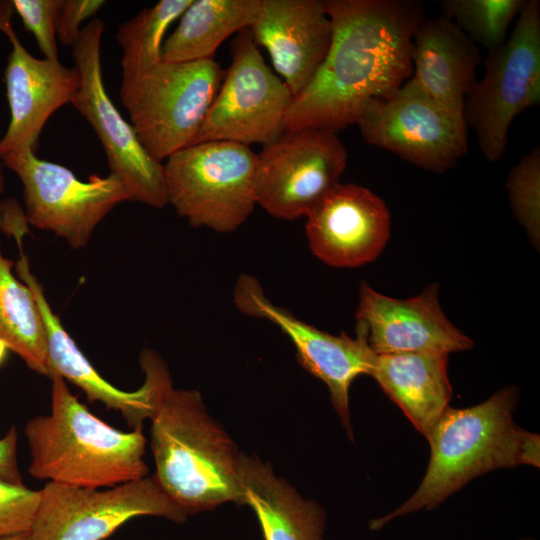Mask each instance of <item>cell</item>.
Listing matches in <instances>:
<instances>
[{
    "label": "cell",
    "mask_w": 540,
    "mask_h": 540,
    "mask_svg": "<svg viewBox=\"0 0 540 540\" xmlns=\"http://www.w3.org/2000/svg\"><path fill=\"white\" fill-rule=\"evenodd\" d=\"M332 38L309 84L293 97L285 131L337 133L374 100L400 88L413 74L411 43L423 19L410 0H327Z\"/></svg>",
    "instance_id": "6da1fadb"
},
{
    "label": "cell",
    "mask_w": 540,
    "mask_h": 540,
    "mask_svg": "<svg viewBox=\"0 0 540 540\" xmlns=\"http://www.w3.org/2000/svg\"><path fill=\"white\" fill-rule=\"evenodd\" d=\"M139 363L152 404L153 477L160 487L187 515L229 501L241 504L240 455L200 393L176 389L165 361L152 349L140 352Z\"/></svg>",
    "instance_id": "7a4b0ae2"
},
{
    "label": "cell",
    "mask_w": 540,
    "mask_h": 540,
    "mask_svg": "<svg viewBox=\"0 0 540 540\" xmlns=\"http://www.w3.org/2000/svg\"><path fill=\"white\" fill-rule=\"evenodd\" d=\"M519 394L517 387L508 386L477 405L449 406L426 438L430 459L418 488L399 507L370 520L369 529L379 531L399 517L432 511L485 473L518 465L539 467V435L513 420Z\"/></svg>",
    "instance_id": "3957f363"
},
{
    "label": "cell",
    "mask_w": 540,
    "mask_h": 540,
    "mask_svg": "<svg viewBox=\"0 0 540 540\" xmlns=\"http://www.w3.org/2000/svg\"><path fill=\"white\" fill-rule=\"evenodd\" d=\"M51 379V408L24 427L29 473L38 480L109 488L146 477V439L141 429L123 432L92 414L57 374Z\"/></svg>",
    "instance_id": "277c9868"
},
{
    "label": "cell",
    "mask_w": 540,
    "mask_h": 540,
    "mask_svg": "<svg viewBox=\"0 0 540 540\" xmlns=\"http://www.w3.org/2000/svg\"><path fill=\"white\" fill-rule=\"evenodd\" d=\"M224 74L214 59L161 61L143 73L122 79L121 103L152 158L162 163L193 144Z\"/></svg>",
    "instance_id": "5b68a950"
},
{
    "label": "cell",
    "mask_w": 540,
    "mask_h": 540,
    "mask_svg": "<svg viewBox=\"0 0 540 540\" xmlns=\"http://www.w3.org/2000/svg\"><path fill=\"white\" fill-rule=\"evenodd\" d=\"M257 154L249 146L207 141L166 159L168 204L193 227L229 233L238 229L256 204Z\"/></svg>",
    "instance_id": "8992f818"
},
{
    "label": "cell",
    "mask_w": 540,
    "mask_h": 540,
    "mask_svg": "<svg viewBox=\"0 0 540 540\" xmlns=\"http://www.w3.org/2000/svg\"><path fill=\"white\" fill-rule=\"evenodd\" d=\"M484 74L464 106L467 126L479 150L491 161L505 154L516 116L540 102V1L528 0L511 36L483 58Z\"/></svg>",
    "instance_id": "52a82bcc"
},
{
    "label": "cell",
    "mask_w": 540,
    "mask_h": 540,
    "mask_svg": "<svg viewBox=\"0 0 540 540\" xmlns=\"http://www.w3.org/2000/svg\"><path fill=\"white\" fill-rule=\"evenodd\" d=\"M21 180L28 224L53 232L72 249L84 248L98 224L130 194L114 174L80 180L63 165L39 159L32 150L0 159Z\"/></svg>",
    "instance_id": "ba28073f"
},
{
    "label": "cell",
    "mask_w": 540,
    "mask_h": 540,
    "mask_svg": "<svg viewBox=\"0 0 540 540\" xmlns=\"http://www.w3.org/2000/svg\"><path fill=\"white\" fill-rule=\"evenodd\" d=\"M230 52L231 64L193 144H270L285 132L293 95L265 63L250 28L236 35Z\"/></svg>",
    "instance_id": "9c48e42d"
},
{
    "label": "cell",
    "mask_w": 540,
    "mask_h": 540,
    "mask_svg": "<svg viewBox=\"0 0 540 540\" xmlns=\"http://www.w3.org/2000/svg\"><path fill=\"white\" fill-rule=\"evenodd\" d=\"M101 19L85 25L72 47L75 67L81 83L71 100L98 136L108 166L126 186L130 201L163 208L168 204L164 166L144 149L136 132L109 97L102 75Z\"/></svg>",
    "instance_id": "30bf717a"
},
{
    "label": "cell",
    "mask_w": 540,
    "mask_h": 540,
    "mask_svg": "<svg viewBox=\"0 0 540 540\" xmlns=\"http://www.w3.org/2000/svg\"><path fill=\"white\" fill-rule=\"evenodd\" d=\"M356 124L365 142L431 172L455 167L468 151L464 113L433 100L410 80L370 103Z\"/></svg>",
    "instance_id": "8fae6325"
},
{
    "label": "cell",
    "mask_w": 540,
    "mask_h": 540,
    "mask_svg": "<svg viewBox=\"0 0 540 540\" xmlns=\"http://www.w3.org/2000/svg\"><path fill=\"white\" fill-rule=\"evenodd\" d=\"M346 165L347 151L336 132L285 131L257 154L256 204L279 219L306 217L340 184Z\"/></svg>",
    "instance_id": "7c38bea8"
},
{
    "label": "cell",
    "mask_w": 540,
    "mask_h": 540,
    "mask_svg": "<svg viewBox=\"0 0 540 540\" xmlns=\"http://www.w3.org/2000/svg\"><path fill=\"white\" fill-rule=\"evenodd\" d=\"M40 494L32 540H104L137 516L187 517L154 477L104 490L47 482Z\"/></svg>",
    "instance_id": "4fadbf2b"
},
{
    "label": "cell",
    "mask_w": 540,
    "mask_h": 540,
    "mask_svg": "<svg viewBox=\"0 0 540 540\" xmlns=\"http://www.w3.org/2000/svg\"><path fill=\"white\" fill-rule=\"evenodd\" d=\"M234 301L241 312L271 321L290 338L301 366L327 385L333 407L352 440L349 389L358 376L371 375L376 358L366 337L359 332L355 338L345 333L332 335L298 319L274 305L249 275L238 279Z\"/></svg>",
    "instance_id": "5bb4252c"
},
{
    "label": "cell",
    "mask_w": 540,
    "mask_h": 540,
    "mask_svg": "<svg viewBox=\"0 0 540 540\" xmlns=\"http://www.w3.org/2000/svg\"><path fill=\"white\" fill-rule=\"evenodd\" d=\"M13 13L11 1L0 2V31L11 43L4 70L10 122L0 140V159L14 152H36L47 120L71 102L81 83L76 67H66L59 60L37 59L24 48L11 23Z\"/></svg>",
    "instance_id": "9a60e30c"
},
{
    "label": "cell",
    "mask_w": 540,
    "mask_h": 540,
    "mask_svg": "<svg viewBox=\"0 0 540 540\" xmlns=\"http://www.w3.org/2000/svg\"><path fill=\"white\" fill-rule=\"evenodd\" d=\"M356 331L376 355L470 350L473 340L455 327L439 303V286L430 284L419 295L396 299L362 281L356 310Z\"/></svg>",
    "instance_id": "2e32d148"
},
{
    "label": "cell",
    "mask_w": 540,
    "mask_h": 540,
    "mask_svg": "<svg viewBox=\"0 0 540 540\" xmlns=\"http://www.w3.org/2000/svg\"><path fill=\"white\" fill-rule=\"evenodd\" d=\"M312 253L325 264L355 268L374 261L391 230L385 202L368 188L337 185L306 216Z\"/></svg>",
    "instance_id": "e0dca14e"
},
{
    "label": "cell",
    "mask_w": 540,
    "mask_h": 540,
    "mask_svg": "<svg viewBox=\"0 0 540 540\" xmlns=\"http://www.w3.org/2000/svg\"><path fill=\"white\" fill-rule=\"evenodd\" d=\"M250 29L293 97L316 74L332 38L331 20L321 0H262Z\"/></svg>",
    "instance_id": "ac0fdd59"
},
{
    "label": "cell",
    "mask_w": 540,
    "mask_h": 540,
    "mask_svg": "<svg viewBox=\"0 0 540 540\" xmlns=\"http://www.w3.org/2000/svg\"><path fill=\"white\" fill-rule=\"evenodd\" d=\"M411 60L410 82L438 103L464 113L483 62L478 46L447 17L423 18L412 36Z\"/></svg>",
    "instance_id": "d6986e66"
},
{
    "label": "cell",
    "mask_w": 540,
    "mask_h": 540,
    "mask_svg": "<svg viewBox=\"0 0 540 540\" xmlns=\"http://www.w3.org/2000/svg\"><path fill=\"white\" fill-rule=\"evenodd\" d=\"M19 248L21 254L15 271L33 292L40 309L46 330L50 376L59 375L84 391L90 402L98 401L108 409L119 411L132 430H142L143 422L152 412L146 386L142 384L136 391H123L96 371L52 310L42 284L31 272L22 247Z\"/></svg>",
    "instance_id": "ffe728a7"
},
{
    "label": "cell",
    "mask_w": 540,
    "mask_h": 540,
    "mask_svg": "<svg viewBox=\"0 0 540 540\" xmlns=\"http://www.w3.org/2000/svg\"><path fill=\"white\" fill-rule=\"evenodd\" d=\"M448 356L433 352L376 355L370 375L425 438L452 397Z\"/></svg>",
    "instance_id": "44dd1931"
},
{
    "label": "cell",
    "mask_w": 540,
    "mask_h": 540,
    "mask_svg": "<svg viewBox=\"0 0 540 540\" xmlns=\"http://www.w3.org/2000/svg\"><path fill=\"white\" fill-rule=\"evenodd\" d=\"M241 504L254 511L264 540H324L326 512L302 498L257 457L240 455Z\"/></svg>",
    "instance_id": "7402d4cb"
},
{
    "label": "cell",
    "mask_w": 540,
    "mask_h": 540,
    "mask_svg": "<svg viewBox=\"0 0 540 540\" xmlns=\"http://www.w3.org/2000/svg\"><path fill=\"white\" fill-rule=\"evenodd\" d=\"M261 4L262 0H192L176 29L163 42L161 61L213 59L225 39L254 24Z\"/></svg>",
    "instance_id": "603a6c76"
},
{
    "label": "cell",
    "mask_w": 540,
    "mask_h": 540,
    "mask_svg": "<svg viewBox=\"0 0 540 540\" xmlns=\"http://www.w3.org/2000/svg\"><path fill=\"white\" fill-rule=\"evenodd\" d=\"M0 239V339L34 372L50 377L47 337L31 289L13 273Z\"/></svg>",
    "instance_id": "cb8c5ba5"
},
{
    "label": "cell",
    "mask_w": 540,
    "mask_h": 540,
    "mask_svg": "<svg viewBox=\"0 0 540 540\" xmlns=\"http://www.w3.org/2000/svg\"><path fill=\"white\" fill-rule=\"evenodd\" d=\"M192 0H161L145 8L118 29L116 39L122 49V79L147 71L161 62L163 38L168 27Z\"/></svg>",
    "instance_id": "d4e9b609"
},
{
    "label": "cell",
    "mask_w": 540,
    "mask_h": 540,
    "mask_svg": "<svg viewBox=\"0 0 540 540\" xmlns=\"http://www.w3.org/2000/svg\"><path fill=\"white\" fill-rule=\"evenodd\" d=\"M527 0H445V17L487 51L502 45L511 22Z\"/></svg>",
    "instance_id": "484cf974"
},
{
    "label": "cell",
    "mask_w": 540,
    "mask_h": 540,
    "mask_svg": "<svg viewBox=\"0 0 540 540\" xmlns=\"http://www.w3.org/2000/svg\"><path fill=\"white\" fill-rule=\"evenodd\" d=\"M506 187L510 204L529 236H539L540 147H533L509 172Z\"/></svg>",
    "instance_id": "4316f807"
},
{
    "label": "cell",
    "mask_w": 540,
    "mask_h": 540,
    "mask_svg": "<svg viewBox=\"0 0 540 540\" xmlns=\"http://www.w3.org/2000/svg\"><path fill=\"white\" fill-rule=\"evenodd\" d=\"M40 499V490L0 479V540L31 532Z\"/></svg>",
    "instance_id": "83f0119b"
},
{
    "label": "cell",
    "mask_w": 540,
    "mask_h": 540,
    "mask_svg": "<svg viewBox=\"0 0 540 540\" xmlns=\"http://www.w3.org/2000/svg\"><path fill=\"white\" fill-rule=\"evenodd\" d=\"M14 11L31 32L44 58L59 60L56 23L62 0H12Z\"/></svg>",
    "instance_id": "f1b7e54d"
},
{
    "label": "cell",
    "mask_w": 540,
    "mask_h": 540,
    "mask_svg": "<svg viewBox=\"0 0 540 540\" xmlns=\"http://www.w3.org/2000/svg\"><path fill=\"white\" fill-rule=\"evenodd\" d=\"M104 0H62L56 23V37L65 46L76 43L83 21L94 16L104 5Z\"/></svg>",
    "instance_id": "f546056e"
},
{
    "label": "cell",
    "mask_w": 540,
    "mask_h": 540,
    "mask_svg": "<svg viewBox=\"0 0 540 540\" xmlns=\"http://www.w3.org/2000/svg\"><path fill=\"white\" fill-rule=\"evenodd\" d=\"M0 479L23 484L17 460V431L12 426L7 434L0 438Z\"/></svg>",
    "instance_id": "4dcf8cb0"
},
{
    "label": "cell",
    "mask_w": 540,
    "mask_h": 540,
    "mask_svg": "<svg viewBox=\"0 0 540 540\" xmlns=\"http://www.w3.org/2000/svg\"><path fill=\"white\" fill-rule=\"evenodd\" d=\"M9 347L3 340L0 339V365L4 362L6 359L7 353L9 351Z\"/></svg>",
    "instance_id": "1f68e13d"
},
{
    "label": "cell",
    "mask_w": 540,
    "mask_h": 540,
    "mask_svg": "<svg viewBox=\"0 0 540 540\" xmlns=\"http://www.w3.org/2000/svg\"><path fill=\"white\" fill-rule=\"evenodd\" d=\"M1 540H32L30 533L19 534L11 537H7Z\"/></svg>",
    "instance_id": "d6a6232c"
},
{
    "label": "cell",
    "mask_w": 540,
    "mask_h": 540,
    "mask_svg": "<svg viewBox=\"0 0 540 540\" xmlns=\"http://www.w3.org/2000/svg\"><path fill=\"white\" fill-rule=\"evenodd\" d=\"M5 190V178L3 175V171L0 165V192H4Z\"/></svg>",
    "instance_id": "836d02e7"
},
{
    "label": "cell",
    "mask_w": 540,
    "mask_h": 540,
    "mask_svg": "<svg viewBox=\"0 0 540 540\" xmlns=\"http://www.w3.org/2000/svg\"><path fill=\"white\" fill-rule=\"evenodd\" d=\"M519 540H535V539H533V538H528V537H524V538H521V539H519Z\"/></svg>",
    "instance_id": "e575fe53"
}]
</instances>
